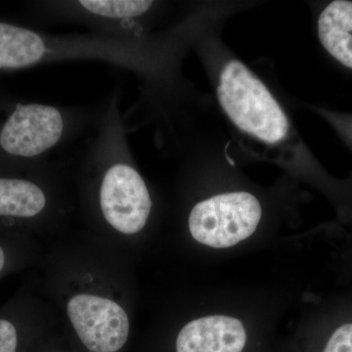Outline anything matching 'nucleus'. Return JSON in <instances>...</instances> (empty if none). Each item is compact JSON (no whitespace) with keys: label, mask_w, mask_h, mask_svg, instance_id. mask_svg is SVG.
<instances>
[{"label":"nucleus","mask_w":352,"mask_h":352,"mask_svg":"<svg viewBox=\"0 0 352 352\" xmlns=\"http://www.w3.org/2000/svg\"><path fill=\"white\" fill-rule=\"evenodd\" d=\"M217 97L227 117L245 135L277 149L293 148L296 132L286 113L266 85L242 62L230 60L224 65Z\"/></svg>","instance_id":"1"},{"label":"nucleus","mask_w":352,"mask_h":352,"mask_svg":"<svg viewBox=\"0 0 352 352\" xmlns=\"http://www.w3.org/2000/svg\"><path fill=\"white\" fill-rule=\"evenodd\" d=\"M263 210L247 192L220 194L197 204L189 217L192 237L201 244L222 249L237 245L258 228Z\"/></svg>","instance_id":"2"},{"label":"nucleus","mask_w":352,"mask_h":352,"mask_svg":"<svg viewBox=\"0 0 352 352\" xmlns=\"http://www.w3.org/2000/svg\"><path fill=\"white\" fill-rule=\"evenodd\" d=\"M0 118V156L32 159L56 145L64 122L56 108L41 104H14Z\"/></svg>","instance_id":"3"},{"label":"nucleus","mask_w":352,"mask_h":352,"mask_svg":"<svg viewBox=\"0 0 352 352\" xmlns=\"http://www.w3.org/2000/svg\"><path fill=\"white\" fill-rule=\"evenodd\" d=\"M100 205L109 224L120 233L136 234L149 219L152 200L142 176L127 164L111 166L102 182Z\"/></svg>","instance_id":"4"},{"label":"nucleus","mask_w":352,"mask_h":352,"mask_svg":"<svg viewBox=\"0 0 352 352\" xmlns=\"http://www.w3.org/2000/svg\"><path fill=\"white\" fill-rule=\"evenodd\" d=\"M67 312L78 338L89 351L117 352L129 339V316L112 300L80 294L69 300Z\"/></svg>","instance_id":"5"},{"label":"nucleus","mask_w":352,"mask_h":352,"mask_svg":"<svg viewBox=\"0 0 352 352\" xmlns=\"http://www.w3.org/2000/svg\"><path fill=\"white\" fill-rule=\"evenodd\" d=\"M247 333L242 322L214 315L189 322L178 333L176 352H242Z\"/></svg>","instance_id":"6"},{"label":"nucleus","mask_w":352,"mask_h":352,"mask_svg":"<svg viewBox=\"0 0 352 352\" xmlns=\"http://www.w3.org/2000/svg\"><path fill=\"white\" fill-rule=\"evenodd\" d=\"M318 36L329 54L352 69V2L336 0L322 11Z\"/></svg>","instance_id":"7"},{"label":"nucleus","mask_w":352,"mask_h":352,"mask_svg":"<svg viewBox=\"0 0 352 352\" xmlns=\"http://www.w3.org/2000/svg\"><path fill=\"white\" fill-rule=\"evenodd\" d=\"M46 45L38 32L0 21V69H17L38 63Z\"/></svg>","instance_id":"8"},{"label":"nucleus","mask_w":352,"mask_h":352,"mask_svg":"<svg viewBox=\"0 0 352 352\" xmlns=\"http://www.w3.org/2000/svg\"><path fill=\"white\" fill-rule=\"evenodd\" d=\"M46 206L43 189L30 180L0 176V217L30 219Z\"/></svg>","instance_id":"9"},{"label":"nucleus","mask_w":352,"mask_h":352,"mask_svg":"<svg viewBox=\"0 0 352 352\" xmlns=\"http://www.w3.org/2000/svg\"><path fill=\"white\" fill-rule=\"evenodd\" d=\"M78 3L88 12L101 17L129 19L147 12L154 2L143 0H83Z\"/></svg>","instance_id":"10"},{"label":"nucleus","mask_w":352,"mask_h":352,"mask_svg":"<svg viewBox=\"0 0 352 352\" xmlns=\"http://www.w3.org/2000/svg\"><path fill=\"white\" fill-rule=\"evenodd\" d=\"M322 352H352V322L336 329Z\"/></svg>","instance_id":"11"},{"label":"nucleus","mask_w":352,"mask_h":352,"mask_svg":"<svg viewBox=\"0 0 352 352\" xmlns=\"http://www.w3.org/2000/svg\"><path fill=\"white\" fill-rule=\"evenodd\" d=\"M17 332L12 323L0 319V352H16Z\"/></svg>","instance_id":"12"},{"label":"nucleus","mask_w":352,"mask_h":352,"mask_svg":"<svg viewBox=\"0 0 352 352\" xmlns=\"http://www.w3.org/2000/svg\"><path fill=\"white\" fill-rule=\"evenodd\" d=\"M335 122L340 129H342V131L344 132V134L351 139L352 141V120H336Z\"/></svg>","instance_id":"13"},{"label":"nucleus","mask_w":352,"mask_h":352,"mask_svg":"<svg viewBox=\"0 0 352 352\" xmlns=\"http://www.w3.org/2000/svg\"><path fill=\"white\" fill-rule=\"evenodd\" d=\"M4 264H6V254H4L2 248L0 247V272L3 270Z\"/></svg>","instance_id":"14"}]
</instances>
